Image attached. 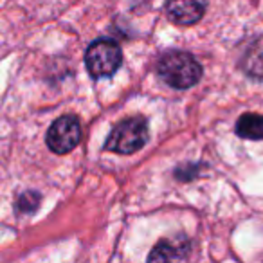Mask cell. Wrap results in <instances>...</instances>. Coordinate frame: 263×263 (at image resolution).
Wrapping results in <instances>:
<instances>
[{"instance_id": "obj_4", "label": "cell", "mask_w": 263, "mask_h": 263, "mask_svg": "<svg viewBox=\"0 0 263 263\" xmlns=\"http://www.w3.org/2000/svg\"><path fill=\"white\" fill-rule=\"evenodd\" d=\"M81 139V126L76 116H62L51 124L47 132V146L54 154L63 155L78 146Z\"/></svg>"}, {"instance_id": "obj_5", "label": "cell", "mask_w": 263, "mask_h": 263, "mask_svg": "<svg viewBox=\"0 0 263 263\" xmlns=\"http://www.w3.org/2000/svg\"><path fill=\"white\" fill-rule=\"evenodd\" d=\"M205 6V0H168L166 13L175 24L191 26L204 16Z\"/></svg>"}, {"instance_id": "obj_7", "label": "cell", "mask_w": 263, "mask_h": 263, "mask_svg": "<svg viewBox=\"0 0 263 263\" xmlns=\"http://www.w3.org/2000/svg\"><path fill=\"white\" fill-rule=\"evenodd\" d=\"M243 69L249 76L263 78V49L249 51L247 58H245V62H243Z\"/></svg>"}, {"instance_id": "obj_2", "label": "cell", "mask_w": 263, "mask_h": 263, "mask_svg": "<svg viewBox=\"0 0 263 263\" xmlns=\"http://www.w3.org/2000/svg\"><path fill=\"white\" fill-rule=\"evenodd\" d=\"M148 124L143 117H128L114 128L105 148L121 155L134 154L148 143Z\"/></svg>"}, {"instance_id": "obj_1", "label": "cell", "mask_w": 263, "mask_h": 263, "mask_svg": "<svg viewBox=\"0 0 263 263\" xmlns=\"http://www.w3.org/2000/svg\"><path fill=\"white\" fill-rule=\"evenodd\" d=\"M157 72L170 87L184 90L198 83L202 76V67L187 52L170 51L159 60Z\"/></svg>"}, {"instance_id": "obj_3", "label": "cell", "mask_w": 263, "mask_h": 263, "mask_svg": "<svg viewBox=\"0 0 263 263\" xmlns=\"http://www.w3.org/2000/svg\"><path fill=\"white\" fill-rule=\"evenodd\" d=\"M121 47L110 38H99L92 42L85 54V65L94 80H103L116 72L121 67Z\"/></svg>"}, {"instance_id": "obj_6", "label": "cell", "mask_w": 263, "mask_h": 263, "mask_svg": "<svg viewBox=\"0 0 263 263\" xmlns=\"http://www.w3.org/2000/svg\"><path fill=\"white\" fill-rule=\"evenodd\" d=\"M236 134L241 139L261 141L263 139V116L261 114L247 112L240 116L236 123Z\"/></svg>"}]
</instances>
